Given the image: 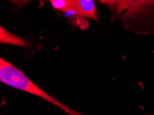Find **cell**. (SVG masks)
<instances>
[{"label": "cell", "instance_id": "cell-1", "mask_svg": "<svg viewBox=\"0 0 154 115\" xmlns=\"http://www.w3.org/2000/svg\"><path fill=\"white\" fill-rule=\"evenodd\" d=\"M120 20L125 28L151 23L154 27V0H128L126 10Z\"/></svg>", "mask_w": 154, "mask_h": 115}, {"label": "cell", "instance_id": "cell-2", "mask_svg": "<svg viewBox=\"0 0 154 115\" xmlns=\"http://www.w3.org/2000/svg\"><path fill=\"white\" fill-rule=\"evenodd\" d=\"M69 11L79 17L99 22L100 17L94 0H67Z\"/></svg>", "mask_w": 154, "mask_h": 115}, {"label": "cell", "instance_id": "cell-3", "mask_svg": "<svg viewBox=\"0 0 154 115\" xmlns=\"http://www.w3.org/2000/svg\"><path fill=\"white\" fill-rule=\"evenodd\" d=\"M0 42L4 44H10L16 46L26 47L29 43L23 37L9 32L1 26L0 27Z\"/></svg>", "mask_w": 154, "mask_h": 115}, {"label": "cell", "instance_id": "cell-4", "mask_svg": "<svg viewBox=\"0 0 154 115\" xmlns=\"http://www.w3.org/2000/svg\"><path fill=\"white\" fill-rule=\"evenodd\" d=\"M98 2L108 7L116 17L125 11L128 0H98Z\"/></svg>", "mask_w": 154, "mask_h": 115}, {"label": "cell", "instance_id": "cell-5", "mask_svg": "<svg viewBox=\"0 0 154 115\" xmlns=\"http://www.w3.org/2000/svg\"><path fill=\"white\" fill-rule=\"evenodd\" d=\"M51 2L53 8L56 10L68 13L69 11V7L67 0H48Z\"/></svg>", "mask_w": 154, "mask_h": 115}, {"label": "cell", "instance_id": "cell-6", "mask_svg": "<svg viewBox=\"0 0 154 115\" xmlns=\"http://www.w3.org/2000/svg\"><path fill=\"white\" fill-rule=\"evenodd\" d=\"M8 1L10 2L11 3L15 4L17 7L21 8L24 5L29 4L30 2L33 1V0H8ZM44 1H48V0H44Z\"/></svg>", "mask_w": 154, "mask_h": 115}]
</instances>
